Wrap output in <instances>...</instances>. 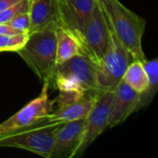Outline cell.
Returning <instances> with one entry per match:
<instances>
[{"mask_svg":"<svg viewBox=\"0 0 158 158\" xmlns=\"http://www.w3.org/2000/svg\"><path fill=\"white\" fill-rule=\"evenodd\" d=\"M17 53L40 81L51 85L56 68V23L29 33L25 44Z\"/></svg>","mask_w":158,"mask_h":158,"instance_id":"obj_1","label":"cell"},{"mask_svg":"<svg viewBox=\"0 0 158 158\" xmlns=\"http://www.w3.org/2000/svg\"><path fill=\"white\" fill-rule=\"evenodd\" d=\"M120 42L131 55L133 60L143 62L145 57L142 40L146 20L127 8L118 0H99Z\"/></svg>","mask_w":158,"mask_h":158,"instance_id":"obj_2","label":"cell"},{"mask_svg":"<svg viewBox=\"0 0 158 158\" xmlns=\"http://www.w3.org/2000/svg\"><path fill=\"white\" fill-rule=\"evenodd\" d=\"M62 122L46 118L31 126L0 136V147L23 149L43 157L51 158L54 136Z\"/></svg>","mask_w":158,"mask_h":158,"instance_id":"obj_3","label":"cell"},{"mask_svg":"<svg viewBox=\"0 0 158 158\" xmlns=\"http://www.w3.org/2000/svg\"><path fill=\"white\" fill-rule=\"evenodd\" d=\"M58 91H100L96 80V69L91 59L79 53L68 61L56 66L51 85Z\"/></svg>","mask_w":158,"mask_h":158,"instance_id":"obj_4","label":"cell"},{"mask_svg":"<svg viewBox=\"0 0 158 158\" xmlns=\"http://www.w3.org/2000/svg\"><path fill=\"white\" fill-rule=\"evenodd\" d=\"M105 16L108 27L109 39L107 49L102 61L95 66L96 80L100 91L113 92L121 81L129 64L133 61V58L118 39L106 14Z\"/></svg>","mask_w":158,"mask_h":158,"instance_id":"obj_5","label":"cell"},{"mask_svg":"<svg viewBox=\"0 0 158 158\" xmlns=\"http://www.w3.org/2000/svg\"><path fill=\"white\" fill-rule=\"evenodd\" d=\"M109 31L100 1L97 0L85 27L81 43V53L97 66L103 59L108 45Z\"/></svg>","mask_w":158,"mask_h":158,"instance_id":"obj_6","label":"cell"},{"mask_svg":"<svg viewBox=\"0 0 158 158\" xmlns=\"http://www.w3.org/2000/svg\"><path fill=\"white\" fill-rule=\"evenodd\" d=\"M96 2L97 0H56V26L69 32L80 46Z\"/></svg>","mask_w":158,"mask_h":158,"instance_id":"obj_7","label":"cell"},{"mask_svg":"<svg viewBox=\"0 0 158 158\" xmlns=\"http://www.w3.org/2000/svg\"><path fill=\"white\" fill-rule=\"evenodd\" d=\"M49 82H44L41 94L23 106L19 111L0 123V136L11 131L36 124L45 118L53 108L55 102L49 98Z\"/></svg>","mask_w":158,"mask_h":158,"instance_id":"obj_8","label":"cell"},{"mask_svg":"<svg viewBox=\"0 0 158 158\" xmlns=\"http://www.w3.org/2000/svg\"><path fill=\"white\" fill-rule=\"evenodd\" d=\"M95 93L59 91L57 97L54 100L56 106L45 118L62 123L85 118L93 105Z\"/></svg>","mask_w":158,"mask_h":158,"instance_id":"obj_9","label":"cell"},{"mask_svg":"<svg viewBox=\"0 0 158 158\" xmlns=\"http://www.w3.org/2000/svg\"><path fill=\"white\" fill-rule=\"evenodd\" d=\"M112 97L113 92L110 91H98L94 94L93 105L85 118L84 135L77 156L81 155L107 129Z\"/></svg>","mask_w":158,"mask_h":158,"instance_id":"obj_10","label":"cell"},{"mask_svg":"<svg viewBox=\"0 0 158 158\" xmlns=\"http://www.w3.org/2000/svg\"><path fill=\"white\" fill-rule=\"evenodd\" d=\"M85 118L61 123L55 131L51 158H72L77 156L82 143Z\"/></svg>","mask_w":158,"mask_h":158,"instance_id":"obj_11","label":"cell"},{"mask_svg":"<svg viewBox=\"0 0 158 158\" xmlns=\"http://www.w3.org/2000/svg\"><path fill=\"white\" fill-rule=\"evenodd\" d=\"M139 99L140 94L120 81L113 91L107 129L123 123L131 114L136 112Z\"/></svg>","mask_w":158,"mask_h":158,"instance_id":"obj_12","label":"cell"},{"mask_svg":"<svg viewBox=\"0 0 158 158\" xmlns=\"http://www.w3.org/2000/svg\"><path fill=\"white\" fill-rule=\"evenodd\" d=\"M29 14V33L41 31L52 22L56 23V0H31Z\"/></svg>","mask_w":158,"mask_h":158,"instance_id":"obj_13","label":"cell"},{"mask_svg":"<svg viewBox=\"0 0 158 158\" xmlns=\"http://www.w3.org/2000/svg\"><path fill=\"white\" fill-rule=\"evenodd\" d=\"M81 52L77 41L64 29L56 26V66L63 64Z\"/></svg>","mask_w":158,"mask_h":158,"instance_id":"obj_14","label":"cell"},{"mask_svg":"<svg viewBox=\"0 0 158 158\" xmlns=\"http://www.w3.org/2000/svg\"><path fill=\"white\" fill-rule=\"evenodd\" d=\"M143 65L148 78V87L143 94H140L137 111L148 106L151 104L158 88V59H146L143 62Z\"/></svg>","mask_w":158,"mask_h":158,"instance_id":"obj_15","label":"cell"},{"mask_svg":"<svg viewBox=\"0 0 158 158\" xmlns=\"http://www.w3.org/2000/svg\"><path fill=\"white\" fill-rule=\"evenodd\" d=\"M121 81L128 84L133 91L143 94L148 87V78L143 62L133 60L127 67Z\"/></svg>","mask_w":158,"mask_h":158,"instance_id":"obj_16","label":"cell"},{"mask_svg":"<svg viewBox=\"0 0 158 158\" xmlns=\"http://www.w3.org/2000/svg\"><path fill=\"white\" fill-rule=\"evenodd\" d=\"M29 34L19 33V34H0V52L10 51L17 52L22 48L25 44Z\"/></svg>","mask_w":158,"mask_h":158,"instance_id":"obj_17","label":"cell"},{"mask_svg":"<svg viewBox=\"0 0 158 158\" xmlns=\"http://www.w3.org/2000/svg\"><path fill=\"white\" fill-rule=\"evenodd\" d=\"M31 1V0H21L18 2L17 4L9 6L8 8L1 11L0 12V24L9 21L10 19H12L13 18L17 17L18 15L21 13L28 12L30 9Z\"/></svg>","mask_w":158,"mask_h":158,"instance_id":"obj_18","label":"cell"},{"mask_svg":"<svg viewBox=\"0 0 158 158\" xmlns=\"http://www.w3.org/2000/svg\"><path fill=\"white\" fill-rule=\"evenodd\" d=\"M6 23H8L15 29L22 31L23 33L29 34V30H30V25H31L29 11L18 15L17 17L13 18L12 19H10L9 21H7Z\"/></svg>","mask_w":158,"mask_h":158,"instance_id":"obj_19","label":"cell"},{"mask_svg":"<svg viewBox=\"0 0 158 158\" xmlns=\"http://www.w3.org/2000/svg\"><path fill=\"white\" fill-rule=\"evenodd\" d=\"M19 33H23V32L15 29L14 27H12L8 23H1L0 24V34L11 35V34H19Z\"/></svg>","mask_w":158,"mask_h":158,"instance_id":"obj_20","label":"cell"},{"mask_svg":"<svg viewBox=\"0 0 158 158\" xmlns=\"http://www.w3.org/2000/svg\"><path fill=\"white\" fill-rule=\"evenodd\" d=\"M21 0H0V12L8 8L9 6L17 4Z\"/></svg>","mask_w":158,"mask_h":158,"instance_id":"obj_21","label":"cell"}]
</instances>
